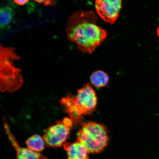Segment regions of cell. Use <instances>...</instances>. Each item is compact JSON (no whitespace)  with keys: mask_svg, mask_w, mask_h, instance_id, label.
Wrapping results in <instances>:
<instances>
[{"mask_svg":"<svg viewBox=\"0 0 159 159\" xmlns=\"http://www.w3.org/2000/svg\"><path fill=\"white\" fill-rule=\"evenodd\" d=\"M97 21L94 12L84 11L76 12L67 21V38L82 52L93 53L107 38L106 31L97 24Z\"/></svg>","mask_w":159,"mask_h":159,"instance_id":"1","label":"cell"},{"mask_svg":"<svg viewBox=\"0 0 159 159\" xmlns=\"http://www.w3.org/2000/svg\"><path fill=\"white\" fill-rule=\"evenodd\" d=\"M60 102L64 107L65 112L73 124L76 125L81 122L84 115H90L94 112L97 98L94 89L87 83L78 90L75 98L67 95Z\"/></svg>","mask_w":159,"mask_h":159,"instance_id":"2","label":"cell"},{"mask_svg":"<svg viewBox=\"0 0 159 159\" xmlns=\"http://www.w3.org/2000/svg\"><path fill=\"white\" fill-rule=\"evenodd\" d=\"M77 140L89 153H98L106 148L109 139L104 125L90 122L83 124L77 134Z\"/></svg>","mask_w":159,"mask_h":159,"instance_id":"3","label":"cell"},{"mask_svg":"<svg viewBox=\"0 0 159 159\" xmlns=\"http://www.w3.org/2000/svg\"><path fill=\"white\" fill-rule=\"evenodd\" d=\"M19 59L13 48L1 46V89L3 91H12L20 87L22 80L18 69L14 65L13 61Z\"/></svg>","mask_w":159,"mask_h":159,"instance_id":"4","label":"cell"},{"mask_svg":"<svg viewBox=\"0 0 159 159\" xmlns=\"http://www.w3.org/2000/svg\"><path fill=\"white\" fill-rule=\"evenodd\" d=\"M73 124L70 118H65L57 120L55 125L45 130L43 138L47 146L51 148H59L64 145L70 136Z\"/></svg>","mask_w":159,"mask_h":159,"instance_id":"5","label":"cell"},{"mask_svg":"<svg viewBox=\"0 0 159 159\" xmlns=\"http://www.w3.org/2000/svg\"><path fill=\"white\" fill-rule=\"evenodd\" d=\"M95 9L98 15L107 22L114 24L122 8V0H95Z\"/></svg>","mask_w":159,"mask_h":159,"instance_id":"6","label":"cell"},{"mask_svg":"<svg viewBox=\"0 0 159 159\" xmlns=\"http://www.w3.org/2000/svg\"><path fill=\"white\" fill-rule=\"evenodd\" d=\"M5 122L4 125L6 132L10 142L16 149L17 159H47L46 157L40 152H34L29 148H22L20 146L10 130L9 125L6 121Z\"/></svg>","mask_w":159,"mask_h":159,"instance_id":"7","label":"cell"},{"mask_svg":"<svg viewBox=\"0 0 159 159\" xmlns=\"http://www.w3.org/2000/svg\"><path fill=\"white\" fill-rule=\"evenodd\" d=\"M63 148L67 152V159H89V152L78 141L73 143H65Z\"/></svg>","mask_w":159,"mask_h":159,"instance_id":"8","label":"cell"},{"mask_svg":"<svg viewBox=\"0 0 159 159\" xmlns=\"http://www.w3.org/2000/svg\"><path fill=\"white\" fill-rule=\"evenodd\" d=\"M14 16L15 11L10 6L1 8L0 11V26L1 29H4L8 26Z\"/></svg>","mask_w":159,"mask_h":159,"instance_id":"9","label":"cell"},{"mask_svg":"<svg viewBox=\"0 0 159 159\" xmlns=\"http://www.w3.org/2000/svg\"><path fill=\"white\" fill-rule=\"evenodd\" d=\"M26 143L28 148L34 152H39L44 149L45 143L43 138L36 134L28 139Z\"/></svg>","mask_w":159,"mask_h":159,"instance_id":"10","label":"cell"},{"mask_svg":"<svg viewBox=\"0 0 159 159\" xmlns=\"http://www.w3.org/2000/svg\"><path fill=\"white\" fill-rule=\"evenodd\" d=\"M109 80L108 75L102 70L95 71L90 77L91 82L96 87L106 86L108 84Z\"/></svg>","mask_w":159,"mask_h":159,"instance_id":"11","label":"cell"},{"mask_svg":"<svg viewBox=\"0 0 159 159\" xmlns=\"http://www.w3.org/2000/svg\"><path fill=\"white\" fill-rule=\"evenodd\" d=\"M29 0H13L14 2L19 6H23L29 2Z\"/></svg>","mask_w":159,"mask_h":159,"instance_id":"12","label":"cell"},{"mask_svg":"<svg viewBox=\"0 0 159 159\" xmlns=\"http://www.w3.org/2000/svg\"><path fill=\"white\" fill-rule=\"evenodd\" d=\"M34 1L37 2L39 3H42L44 2L45 1H46L47 0H34Z\"/></svg>","mask_w":159,"mask_h":159,"instance_id":"13","label":"cell"}]
</instances>
